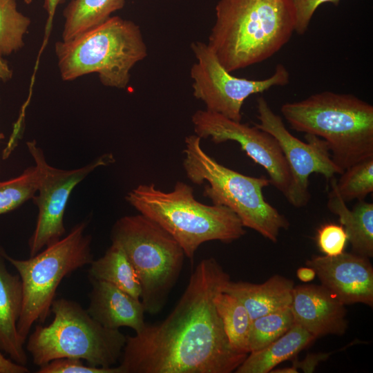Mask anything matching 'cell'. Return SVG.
Listing matches in <instances>:
<instances>
[{
  "label": "cell",
  "instance_id": "cell-1",
  "mask_svg": "<svg viewBox=\"0 0 373 373\" xmlns=\"http://www.w3.org/2000/svg\"><path fill=\"white\" fill-rule=\"evenodd\" d=\"M230 280L213 258L202 260L162 322L127 336L121 373H231L247 354L230 345L215 299Z\"/></svg>",
  "mask_w": 373,
  "mask_h": 373
},
{
  "label": "cell",
  "instance_id": "cell-2",
  "mask_svg": "<svg viewBox=\"0 0 373 373\" xmlns=\"http://www.w3.org/2000/svg\"><path fill=\"white\" fill-rule=\"evenodd\" d=\"M295 26L292 0H219L207 44L232 73L271 57Z\"/></svg>",
  "mask_w": 373,
  "mask_h": 373
},
{
  "label": "cell",
  "instance_id": "cell-3",
  "mask_svg": "<svg viewBox=\"0 0 373 373\" xmlns=\"http://www.w3.org/2000/svg\"><path fill=\"white\" fill-rule=\"evenodd\" d=\"M280 112L292 129L324 140L343 171L373 157V106L355 95L323 91L285 103Z\"/></svg>",
  "mask_w": 373,
  "mask_h": 373
},
{
  "label": "cell",
  "instance_id": "cell-4",
  "mask_svg": "<svg viewBox=\"0 0 373 373\" xmlns=\"http://www.w3.org/2000/svg\"><path fill=\"white\" fill-rule=\"evenodd\" d=\"M126 201L141 214L165 229L181 246L189 259L208 241L230 243L245 234L238 216L222 205H206L195 200L193 188L176 182L164 192L153 184H140L126 195Z\"/></svg>",
  "mask_w": 373,
  "mask_h": 373
},
{
  "label": "cell",
  "instance_id": "cell-5",
  "mask_svg": "<svg viewBox=\"0 0 373 373\" xmlns=\"http://www.w3.org/2000/svg\"><path fill=\"white\" fill-rule=\"evenodd\" d=\"M55 52L64 81L95 73L104 86L125 88L132 68L147 56V47L136 23L114 16L70 40L57 41Z\"/></svg>",
  "mask_w": 373,
  "mask_h": 373
},
{
  "label": "cell",
  "instance_id": "cell-6",
  "mask_svg": "<svg viewBox=\"0 0 373 373\" xmlns=\"http://www.w3.org/2000/svg\"><path fill=\"white\" fill-rule=\"evenodd\" d=\"M200 140L196 135L185 137L183 167L186 177L197 184L207 181L203 194L213 204L228 207L245 227L276 242L280 231L287 229L289 222L265 200L262 189L270 184L269 179L245 175L223 166L204 152Z\"/></svg>",
  "mask_w": 373,
  "mask_h": 373
},
{
  "label": "cell",
  "instance_id": "cell-7",
  "mask_svg": "<svg viewBox=\"0 0 373 373\" xmlns=\"http://www.w3.org/2000/svg\"><path fill=\"white\" fill-rule=\"evenodd\" d=\"M50 311L51 323L37 325L28 338L26 350L35 365L75 358L91 366L110 367L120 359L127 336L119 329L102 326L72 300L55 299Z\"/></svg>",
  "mask_w": 373,
  "mask_h": 373
},
{
  "label": "cell",
  "instance_id": "cell-8",
  "mask_svg": "<svg viewBox=\"0 0 373 373\" xmlns=\"http://www.w3.org/2000/svg\"><path fill=\"white\" fill-rule=\"evenodd\" d=\"M87 221L75 225L69 233L28 259H16L0 247V254L18 271L23 289V305L17 331L25 343L36 322L44 323L51 313L57 289L62 280L93 260Z\"/></svg>",
  "mask_w": 373,
  "mask_h": 373
},
{
  "label": "cell",
  "instance_id": "cell-9",
  "mask_svg": "<svg viewBox=\"0 0 373 373\" xmlns=\"http://www.w3.org/2000/svg\"><path fill=\"white\" fill-rule=\"evenodd\" d=\"M111 238L122 248L137 274L145 312L157 314L181 273L182 248L160 225L141 213L117 220Z\"/></svg>",
  "mask_w": 373,
  "mask_h": 373
},
{
  "label": "cell",
  "instance_id": "cell-10",
  "mask_svg": "<svg viewBox=\"0 0 373 373\" xmlns=\"http://www.w3.org/2000/svg\"><path fill=\"white\" fill-rule=\"evenodd\" d=\"M191 48L196 59L190 71L194 97L205 104L206 110L231 119L241 121L242 107L251 95L289 82V72L282 64H278L274 73L266 79H249L227 71L207 44L193 41Z\"/></svg>",
  "mask_w": 373,
  "mask_h": 373
},
{
  "label": "cell",
  "instance_id": "cell-11",
  "mask_svg": "<svg viewBox=\"0 0 373 373\" xmlns=\"http://www.w3.org/2000/svg\"><path fill=\"white\" fill-rule=\"evenodd\" d=\"M26 144L40 173L37 193L32 198L38 208V216L28 240L30 256H33L59 240L66 233L65 210L75 186L95 169L113 163L115 159L111 153H105L82 167L60 169L46 162L42 149L35 141L28 142Z\"/></svg>",
  "mask_w": 373,
  "mask_h": 373
},
{
  "label": "cell",
  "instance_id": "cell-12",
  "mask_svg": "<svg viewBox=\"0 0 373 373\" xmlns=\"http://www.w3.org/2000/svg\"><path fill=\"white\" fill-rule=\"evenodd\" d=\"M258 123L254 125L271 135L278 142L288 164L291 182L286 197L295 207H303L310 200L309 178L314 173L331 179L343 171L334 162L326 142L305 134L306 142L294 136L281 117L274 112L263 97L257 99Z\"/></svg>",
  "mask_w": 373,
  "mask_h": 373
},
{
  "label": "cell",
  "instance_id": "cell-13",
  "mask_svg": "<svg viewBox=\"0 0 373 373\" xmlns=\"http://www.w3.org/2000/svg\"><path fill=\"white\" fill-rule=\"evenodd\" d=\"M191 121L195 135L200 138L210 137L216 144L238 142L249 157L266 170L270 183L287 197L291 176L283 151L271 135L255 125L250 126L206 109L195 111Z\"/></svg>",
  "mask_w": 373,
  "mask_h": 373
},
{
  "label": "cell",
  "instance_id": "cell-14",
  "mask_svg": "<svg viewBox=\"0 0 373 373\" xmlns=\"http://www.w3.org/2000/svg\"><path fill=\"white\" fill-rule=\"evenodd\" d=\"M321 285L343 305H373V268L369 258L343 252L336 256H316L306 261Z\"/></svg>",
  "mask_w": 373,
  "mask_h": 373
},
{
  "label": "cell",
  "instance_id": "cell-15",
  "mask_svg": "<svg viewBox=\"0 0 373 373\" xmlns=\"http://www.w3.org/2000/svg\"><path fill=\"white\" fill-rule=\"evenodd\" d=\"M290 309L294 323L315 338L342 335L347 328L345 305L323 285L294 286Z\"/></svg>",
  "mask_w": 373,
  "mask_h": 373
},
{
  "label": "cell",
  "instance_id": "cell-16",
  "mask_svg": "<svg viewBox=\"0 0 373 373\" xmlns=\"http://www.w3.org/2000/svg\"><path fill=\"white\" fill-rule=\"evenodd\" d=\"M90 282L92 290L86 310L94 320L108 329L128 327L135 333L144 327L145 310L140 299L109 283L95 279Z\"/></svg>",
  "mask_w": 373,
  "mask_h": 373
},
{
  "label": "cell",
  "instance_id": "cell-17",
  "mask_svg": "<svg viewBox=\"0 0 373 373\" xmlns=\"http://www.w3.org/2000/svg\"><path fill=\"white\" fill-rule=\"evenodd\" d=\"M0 254V350L15 363L26 365L28 356L17 331L23 305V289L19 275L6 268Z\"/></svg>",
  "mask_w": 373,
  "mask_h": 373
},
{
  "label": "cell",
  "instance_id": "cell-18",
  "mask_svg": "<svg viewBox=\"0 0 373 373\" xmlns=\"http://www.w3.org/2000/svg\"><path fill=\"white\" fill-rule=\"evenodd\" d=\"M294 287L291 280L274 275L260 284L229 280L222 291L238 298L254 320L290 307Z\"/></svg>",
  "mask_w": 373,
  "mask_h": 373
},
{
  "label": "cell",
  "instance_id": "cell-19",
  "mask_svg": "<svg viewBox=\"0 0 373 373\" xmlns=\"http://www.w3.org/2000/svg\"><path fill=\"white\" fill-rule=\"evenodd\" d=\"M330 180L331 190L327 207L338 216L341 224L347 235L353 253L367 257L373 256V204L358 200L352 209L338 194L335 178Z\"/></svg>",
  "mask_w": 373,
  "mask_h": 373
},
{
  "label": "cell",
  "instance_id": "cell-20",
  "mask_svg": "<svg viewBox=\"0 0 373 373\" xmlns=\"http://www.w3.org/2000/svg\"><path fill=\"white\" fill-rule=\"evenodd\" d=\"M316 338L294 324L280 338L261 350L249 352L236 373H268L279 363L294 357Z\"/></svg>",
  "mask_w": 373,
  "mask_h": 373
},
{
  "label": "cell",
  "instance_id": "cell-21",
  "mask_svg": "<svg viewBox=\"0 0 373 373\" xmlns=\"http://www.w3.org/2000/svg\"><path fill=\"white\" fill-rule=\"evenodd\" d=\"M88 274L90 279L109 283L140 299L141 287L137 274L122 248L116 243L112 242L103 256L92 261Z\"/></svg>",
  "mask_w": 373,
  "mask_h": 373
},
{
  "label": "cell",
  "instance_id": "cell-22",
  "mask_svg": "<svg viewBox=\"0 0 373 373\" xmlns=\"http://www.w3.org/2000/svg\"><path fill=\"white\" fill-rule=\"evenodd\" d=\"M124 5L125 0H71L63 11L62 40H70L102 23Z\"/></svg>",
  "mask_w": 373,
  "mask_h": 373
},
{
  "label": "cell",
  "instance_id": "cell-23",
  "mask_svg": "<svg viewBox=\"0 0 373 373\" xmlns=\"http://www.w3.org/2000/svg\"><path fill=\"white\" fill-rule=\"evenodd\" d=\"M215 304L231 347L248 354L252 320L247 309L238 298L223 291L217 295Z\"/></svg>",
  "mask_w": 373,
  "mask_h": 373
},
{
  "label": "cell",
  "instance_id": "cell-24",
  "mask_svg": "<svg viewBox=\"0 0 373 373\" xmlns=\"http://www.w3.org/2000/svg\"><path fill=\"white\" fill-rule=\"evenodd\" d=\"M30 23V19L17 10L16 0H0L1 57L23 48V38Z\"/></svg>",
  "mask_w": 373,
  "mask_h": 373
},
{
  "label": "cell",
  "instance_id": "cell-25",
  "mask_svg": "<svg viewBox=\"0 0 373 373\" xmlns=\"http://www.w3.org/2000/svg\"><path fill=\"white\" fill-rule=\"evenodd\" d=\"M293 325L290 307L252 320L249 336V352L266 347L285 334Z\"/></svg>",
  "mask_w": 373,
  "mask_h": 373
},
{
  "label": "cell",
  "instance_id": "cell-26",
  "mask_svg": "<svg viewBox=\"0 0 373 373\" xmlns=\"http://www.w3.org/2000/svg\"><path fill=\"white\" fill-rule=\"evenodd\" d=\"M40 173L37 166H32L8 180H0V215L20 207L37 193Z\"/></svg>",
  "mask_w": 373,
  "mask_h": 373
},
{
  "label": "cell",
  "instance_id": "cell-27",
  "mask_svg": "<svg viewBox=\"0 0 373 373\" xmlns=\"http://www.w3.org/2000/svg\"><path fill=\"white\" fill-rule=\"evenodd\" d=\"M341 175L336 182V187L345 202L363 200L373 192V157L348 167Z\"/></svg>",
  "mask_w": 373,
  "mask_h": 373
},
{
  "label": "cell",
  "instance_id": "cell-28",
  "mask_svg": "<svg viewBox=\"0 0 373 373\" xmlns=\"http://www.w3.org/2000/svg\"><path fill=\"white\" fill-rule=\"evenodd\" d=\"M347 241V235L341 224H325L317 231V245L325 256H336L343 253Z\"/></svg>",
  "mask_w": 373,
  "mask_h": 373
},
{
  "label": "cell",
  "instance_id": "cell-29",
  "mask_svg": "<svg viewBox=\"0 0 373 373\" xmlns=\"http://www.w3.org/2000/svg\"><path fill=\"white\" fill-rule=\"evenodd\" d=\"M38 373H121L118 366L102 367L84 364L83 360L75 358H61L52 360L41 366Z\"/></svg>",
  "mask_w": 373,
  "mask_h": 373
},
{
  "label": "cell",
  "instance_id": "cell-30",
  "mask_svg": "<svg viewBox=\"0 0 373 373\" xmlns=\"http://www.w3.org/2000/svg\"><path fill=\"white\" fill-rule=\"evenodd\" d=\"M296 15L295 32L303 35L307 30L315 11L323 3H332L337 6L340 0H292Z\"/></svg>",
  "mask_w": 373,
  "mask_h": 373
},
{
  "label": "cell",
  "instance_id": "cell-31",
  "mask_svg": "<svg viewBox=\"0 0 373 373\" xmlns=\"http://www.w3.org/2000/svg\"><path fill=\"white\" fill-rule=\"evenodd\" d=\"M331 353L309 354L303 361L294 359L292 365L288 367L271 370V373H298V369L304 372H313L321 361L327 360Z\"/></svg>",
  "mask_w": 373,
  "mask_h": 373
},
{
  "label": "cell",
  "instance_id": "cell-32",
  "mask_svg": "<svg viewBox=\"0 0 373 373\" xmlns=\"http://www.w3.org/2000/svg\"><path fill=\"white\" fill-rule=\"evenodd\" d=\"M26 365L18 364L12 359L6 358L0 351V373H28Z\"/></svg>",
  "mask_w": 373,
  "mask_h": 373
},
{
  "label": "cell",
  "instance_id": "cell-33",
  "mask_svg": "<svg viewBox=\"0 0 373 373\" xmlns=\"http://www.w3.org/2000/svg\"><path fill=\"white\" fill-rule=\"evenodd\" d=\"M63 0H44V8L47 12V21L46 25V32L48 33L53 22L55 11L57 6Z\"/></svg>",
  "mask_w": 373,
  "mask_h": 373
},
{
  "label": "cell",
  "instance_id": "cell-34",
  "mask_svg": "<svg viewBox=\"0 0 373 373\" xmlns=\"http://www.w3.org/2000/svg\"><path fill=\"white\" fill-rule=\"evenodd\" d=\"M297 277L305 283L310 282L316 277V272L310 267H300L296 271Z\"/></svg>",
  "mask_w": 373,
  "mask_h": 373
},
{
  "label": "cell",
  "instance_id": "cell-35",
  "mask_svg": "<svg viewBox=\"0 0 373 373\" xmlns=\"http://www.w3.org/2000/svg\"><path fill=\"white\" fill-rule=\"evenodd\" d=\"M12 75V71L10 70L6 60L0 56V81H8Z\"/></svg>",
  "mask_w": 373,
  "mask_h": 373
},
{
  "label": "cell",
  "instance_id": "cell-36",
  "mask_svg": "<svg viewBox=\"0 0 373 373\" xmlns=\"http://www.w3.org/2000/svg\"><path fill=\"white\" fill-rule=\"evenodd\" d=\"M23 1L26 4H30L32 2V0H23Z\"/></svg>",
  "mask_w": 373,
  "mask_h": 373
},
{
  "label": "cell",
  "instance_id": "cell-37",
  "mask_svg": "<svg viewBox=\"0 0 373 373\" xmlns=\"http://www.w3.org/2000/svg\"><path fill=\"white\" fill-rule=\"evenodd\" d=\"M4 138H5V135L2 133H0V141Z\"/></svg>",
  "mask_w": 373,
  "mask_h": 373
}]
</instances>
